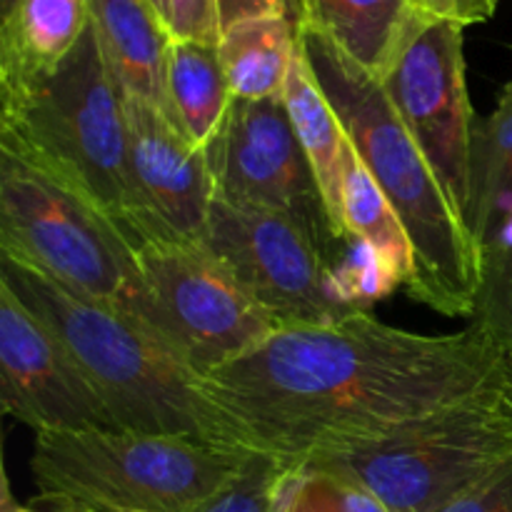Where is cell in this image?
<instances>
[{
	"instance_id": "1",
	"label": "cell",
	"mask_w": 512,
	"mask_h": 512,
	"mask_svg": "<svg viewBox=\"0 0 512 512\" xmlns=\"http://www.w3.org/2000/svg\"><path fill=\"white\" fill-rule=\"evenodd\" d=\"M505 355L475 328L420 335L368 310L328 325L280 328L203 388L255 453L298 465L375 443L503 378Z\"/></svg>"
},
{
	"instance_id": "2",
	"label": "cell",
	"mask_w": 512,
	"mask_h": 512,
	"mask_svg": "<svg viewBox=\"0 0 512 512\" xmlns=\"http://www.w3.org/2000/svg\"><path fill=\"white\" fill-rule=\"evenodd\" d=\"M298 38L345 135L408 230L415 270L405 290L438 313L470 318L480 288V250L423 150L373 73L318 30L298 25Z\"/></svg>"
},
{
	"instance_id": "3",
	"label": "cell",
	"mask_w": 512,
	"mask_h": 512,
	"mask_svg": "<svg viewBox=\"0 0 512 512\" xmlns=\"http://www.w3.org/2000/svg\"><path fill=\"white\" fill-rule=\"evenodd\" d=\"M0 283L68 345L118 430L253 450L240 425L205 393L203 378L138 320L10 255H0Z\"/></svg>"
},
{
	"instance_id": "4",
	"label": "cell",
	"mask_w": 512,
	"mask_h": 512,
	"mask_svg": "<svg viewBox=\"0 0 512 512\" xmlns=\"http://www.w3.org/2000/svg\"><path fill=\"white\" fill-rule=\"evenodd\" d=\"M255 450L125 430L35 433L33 480L58 512H195Z\"/></svg>"
},
{
	"instance_id": "5",
	"label": "cell",
	"mask_w": 512,
	"mask_h": 512,
	"mask_svg": "<svg viewBox=\"0 0 512 512\" xmlns=\"http://www.w3.org/2000/svg\"><path fill=\"white\" fill-rule=\"evenodd\" d=\"M0 145H10L133 233L130 135L125 95L108 70L93 25L38 85L0 105Z\"/></svg>"
},
{
	"instance_id": "6",
	"label": "cell",
	"mask_w": 512,
	"mask_h": 512,
	"mask_svg": "<svg viewBox=\"0 0 512 512\" xmlns=\"http://www.w3.org/2000/svg\"><path fill=\"white\" fill-rule=\"evenodd\" d=\"M0 255L148 328V290L118 223L10 145H0Z\"/></svg>"
},
{
	"instance_id": "7",
	"label": "cell",
	"mask_w": 512,
	"mask_h": 512,
	"mask_svg": "<svg viewBox=\"0 0 512 512\" xmlns=\"http://www.w3.org/2000/svg\"><path fill=\"white\" fill-rule=\"evenodd\" d=\"M500 385L503 378L375 443L330 450L298 465L350 480L388 512H438L512 455V418Z\"/></svg>"
},
{
	"instance_id": "8",
	"label": "cell",
	"mask_w": 512,
	"mask_h": 512,
	"mask_svg": "<svg viewBox=\"0 0 512 512\" xmlns=\"http://www.w3.org/2000/svg\"><path fill=\"white\" fill-rule=\"evenodd\" d=\"M135 255L148 290V328L200 378L280 330L200 240H143Z\"/></svg>"
},
{
	"instance_id": "9",
	"label": "cell",
	"mask_w": 512,
	"mask_h": 512,
	"mask_svg": "<svg viewBox=\"0 0 512 512\" xmlns=\"http://www.w3.org/2000/svg\"><path fill=\"white\" fill-rule=\"evenodd\" d=\"M465 25L425 13L380 78L390 105L423 150L465 225L473 208L478 118L465 78Z\"/></svg>"
},
{
	"instance_id": "10",
	"label": "cell",
	"mask_w": 512,
	"mask_h": 512,
	"mask_svg": "<svg viewBox=\"0 0 512 512\" xmlns=\"http://www.w3.org/2000/svg\"><path fill=\"white\" fill-rule=\"evenodd\" d=\"M200 243L280 328L328 325L363 313L343 303L328 258L288 215L215 195Z\"/></svg>"
},
{
	"instance_id": "11",
	"label": "cell",
	"mask_w": 512,
	"mask_h": 512,
	"mask_svg": "<svg viewBox=\"0 0 512 512\" xmlns=\"http://www.w3.org/2000/svg\"><path fill=\"white\" fill-rule=\"evenodd\" d=\"M205 153L218 198L288 215L315 240L328 263L335 248H345L348 240H340L330 225L283 98L233 100Z\"/></svg>"
},
{
	"instance_id": "12",
	"label": "cell",
	"mask_w": 512,
	"mask_h": 512,
	"mask_svg": "<svg viewBox=\"0 0 512 512\" xmlns=\"http://www.w3.org/2000/svg\"><path fill=\"white\" fill-rule=\"evenodd\" d=\"M0 403L35 433L118 430L85 370L48 323L0 283Z\"/></svg>"
},
{
	"instance_id": "13",
	"label": "cell",
	"mask_w": 512,
	"mask_h": 512,
	"mask_svg": "<svg viewBox=\"0 0 512 512\" xmlns=\"http://www.w3.org/2000/svg\"><path fill=\"white\" fill-rule=\"evenodd\" d=\"M125 95V93H123ZM135 215L130 243L200 240L215 200L208 153L158 105L125 95Z\"/></svg>"
},
{
	"instance_id": "14",
	"label": "cell",
	"mask_w": 512,
	"mask_h": 512,
	"mask_svg": "<svg viewBox=\"0 0 512 512\" xmlns=\"http://www.w3.org/2000/svg\"><path fill=\"white\" fill-rule=\"evenodd\" d=\"M88 10L100 53L120 90L170 115L168 55L173 35L153 0H88Z\"/></svg>"
},
{
	"instance_id": "15",
	"label": "cell",
	"mask_w": 512,
	"mask_h": 512,
	"mask_svg": "<svg viewBox=\"0 0 512 512\" xmlns=\"http://www.w3.org/2000/svg\"><path fill=\"white\" fill-rule=\"evenodd\" d=\"M88 25V0H18L0 18V105L48 78Z\"/></svg>"
},
{
	"instance_id": "16",
	"label": "cell",
	"mask_w": 512,
	"mask_h": 512,
	"mask_svg": "<svg viewBox=\"0 0 512 512\" xmlns=\"http://www.w3.org/2000/svg\"><path fill=\"white\" fill-rule=\"evenodd\" d=\"M425 13L420 0H298V25L323 33L378 80Z\"/></svg>"
},
{
	"instance_id": "17",
	"label": "cell",
	"mask_w": 512,
	"mask_h": 512,
	"mask_svg": "<svg viewBox=\"0 0 512 512\" xmlns=\"http://www.w3.org/2000/svg\"><path fill=\"white\" fill-rule=\"evenodd\" d=\"M283 103L295 135H298L300 145L308 155L315 180H318L320 195H323L335 235L340 240H353L345 233L343 225V150L348 135L340 125V118L330 105L328 95L320 88L313 68H310L300 38L298 53H295L288 80H285Z\"/></svg>"
},
{
	"instance_id": "18",
	"label": "cell",
	"mask_w": 512,
	"mask_h": 512,
	"mask_svg": "<svg viewBox=\"0 0 512 512\" xmlns=\"http://www.w3.org/2000/svg\"><path fill=\"white\" fill-rule=\"evenodd\" d=\"M218 53L233 100L283 98L298 53V23L285 15L243 20L220 33Z\"/></svg>"
},
{
	"instance_id": "19",
	"label": "cell",
	"mask_w": 512,
	"mask_h": 512,
	"mask_svg": "<svg viewBox=\"0 0 512 512\" xmlns=\"http://www.w3.org/2000/svg\"><path fill=\"white\" fill-rule=\"evenodd\" d=\"M168 103L170 118L183 133L198 148H208L233 105L218 45L173 40L168 55Z\"/></svg>"
},
{
	"instance_id": "20",
	"label": "cell",
	"mask_w": 512,
	"mask_h": 512,
	"mask_svg": "<svg viewBox=\"0 0 512 512\" xmlns=\"http://www.w3.org/2000/svg\"><path fill=\"white\" fill-rule=\"evenodd\" d=\"M343 225L350 238L375 250L403 288H408L415 270V250L398 213L378 188L358 150L345 140L343 150Z\"/></svg>"
},
{
	"instance_id": "21",
	"label": "cell",
	"mask_w": 512,
	"mask_h": 512,
	"mask_svg": "<svg viewBox=\"0 0 512 512\" xmlns=\"http://www.w3.org/2000/svg\"><path fill=\"white\" fill-rule=\"evenodd\" d=\"M512 218V80L495 110L478 120L473 153V208L468 228L480 245Z\"/></svg>"
},
{
	"instance_id": "22",
	"label": "cell",
	"mask_w": 512,
	"mask_h": 512,
	"mask_svg": "<svg viewBox=\"0 0 512 512\" xmlns=\"http://www.w3.org/2000/svg\"><path fill=\"white\" fill-rule=\"evenodd\" d=\"M270 512H388L350 480L313 468L285 465L273 490Z\"/></svg>"
},
{
	"instance_id": "23",
	"label": "cell",
	"mask_w": 512,
	"mask_h": 512,
	"mask_svg": "<svg viewBox=\"0 0 512 512\" xmlns=\"http://www.w3.org/2000/svg\"><path fill=\"white\" fill-rule=\"evenodd\" d=\"M470 328L503 355L512 353V240H495L480 250V288Z\"/></svg>"
},
{
	"instance_id": "24",
	"label": "cell",
	"mask_w": 512,
	"mask_h": 512,
	"mask_svg": "<svg viewBox=\"0 0 512 512\" xmlns=\"http://www.w3.org/2000/svg\"><path fill=\"white\" fill-rule=\"evenodd\" d=\"M285 465L265 453H255L243 473L200 505L195 512H270L273 490Z\"/></svg>"
},
{
	"instance_id": "25",
	"label": "cell",
	"mask_w": 512,
	"mask_h": 512,
	"mask_svg": "<svg viewBox=\"0 0 512 512\" xmlns=\"http://www.w3.org/2000/svg\"><path fill=\"white\" fill-rule=\"evenodd\" d=\"M160 15L173 40H198V43L218 45L220 23L215 0H163Z\"/></svg>"
},
{
	"instance_id": "26",
	"label": "cell",
	"mask_w": 512,
	"mask_h": 512,
	"mask_svg": "<svg viewBox=\"0 0 512 512\" xmlns=\"http://www.w3.org/2000/svg\"><path fill=\"white\" fill-rule=\"evenodd\" d=\"M438 512H512V455Z\"/></svg>"
},
{
	"instance_id": "27",
	"label": "cell",
	"mask_w": 512,
	"mask_h": 512,
	"mask_svg": "<svg viewBox=\"0 0 512 512\" xmlns=\"http://www.w3.org/2000/svg\"><path fill=\"white\" fill-rule=\"evenodd\" d=\"M215 8H218L220 33L243 20L270 18V15H285L298 23V0H215Z\"/></svg>"
},
{
	"instance_id": "28",
	"label": "cell",
	"mask_w": 512,
	"mask_h": 512,
	"mask_svg": "<svg viewBox=\"0 0 512 512\" xmlns=\"http://www.w3.org/2000/svg\"><path fill=\"white\" fill-rule=\"evenodd\" d=\"M420 5H423L430 15L458 20L465 28L473 23H485V20H490V15L485 13L480 0H420Z\"/></svg>"
},
{
	"instance_id": "29",
	"label": "cell",
	"mask_w": 512,
	"mask_h": 512,
	"mask_svg": "<svg viewBox=\"0 0 512 512\" xmlns=\"http://www.w3.org/2000/svg\"><path fill=\"white\" fill-rule=\"evenodd\" d=\"M500 393H503V403L508 415L512 418V353L505 355V370H503V385H500Z\"/></svg>"
},
{
	"instance_id": "30",
	"label": "cell",
	"mask_w": 512,
	"mask_h": 512,
	"mask_svg": "<svg viewBox=\"0 0 512 512\" xmlns=\"http://www.w3.org/2000/svg\"><path fill=\"white\" fill-rule=\"evenodd\" d=\"M3 512H40L33 508H20V505L13 503V495H10L8 478H3Z\"/></svg>"
},
{
	"instance_id": "31",
	"label": "cell",
	"mask_w": 512,
	"mask_h": 512,
	"mask_svg": "<svg viewBox=\"0 0 512 512\" xmlns=\"http://www.w3.org/2000/svg\"><path fill=\"white\" fill-rule=\"evenodd\" d=\"M498 3H500V0H480V5H483L485 13H488L490 18H493V13H495V8H498Z\"/></svg>"
},
{
	"instance_id": "32",
	"label": "cell",
	"mask_w": 512,
	"mask_h": 512,
	"mask_svg": "<svg viewBox=\"0 0 512 512\" xmlns=\"http://www.w3.org/2000/svg\"><path fill=\"white\" fill-rule=\"evenodd\" d=\"M15 3H18V0H0V18H5V15L13 10Z\"/></svg>"
},
{
	"instance_id": "33",
	"label": "cell",
	"mask_w": 512,
	"mask_h": 512,
	"mask_svg": "<svg viewBox=\"0 0 512 512\" xmlns=\"http://www.w3.org/2000/svg\"><path fill=\"white\" fill-rule=\"evenodd\" d=\"M153 5L158 8V13H160V5H163V0H153ZM160 18H163V15H160Z\"/></svg>"
}]
</instances>
